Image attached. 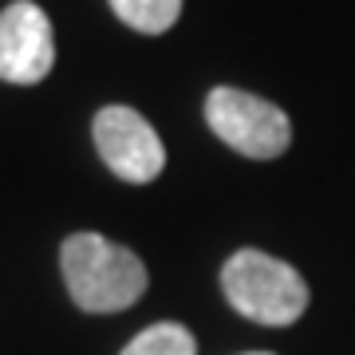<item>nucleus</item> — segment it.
<instances>
[{"instance_id": "2", "label": "nucleus", "mask_w": 355, "mask_h": 355, "mask_svg": "<svg viewBox=\"0 0 355 355\" xmlns=\"http://www.w3.org/2000/svg\"><path fill=\"white\" fill-rule=\"evenodd\" d=\"M221 292L241 316L265 328L296 324L308 308V284L292 265L261 249H241L221 268Z\"/></svg>"}, {"instance_id": "8", "label": "nucleus", "mask_w": 355, "mask_h": 355, "mask_svg": "<svg viewBox=\"0 0 355 355\" xmlns=\"http://www.w3.org/2000/svg\"><path fill=\"white\" fill-rule=\"evenodd\" d=\"M249 355H268V352H249Z\"/></svg>"}, {"instance_id": "6", "label": "nucleus", "mask_w": 355, "mask_h": 355, "mask_svg": "<svg viewBox=\"0 0 355 355\" xmlns=\"http://www.w3.org/2000/svg\"><path fill=\"white\" fill-rule=\"evenodd\" d=\"M114 16L123 20L135 32H146V36H162L170 32L182 12V0H111Z\"/></svg>"}, {"instance_id": "3", "label": "nucleus", "mask_w": 355, "mask_h": 355, "mask_svg": "<svg viewBox=\"0 0 355 355\" xmlns=\"http://www.w3.org/2000/svg\"><path fill=\"white\" fill-rule=\"evenodd\" d=\"M205 123L225 146H233L237 154H249V158H277L292 142L288 114L280 111L277 103L253 95V91H237V87L209 91Z\"/></svg>"}, {"instance_id": "1", "label": "nucleus", "mask_w": 355, "mask_h": 355, "mask_svg": "<svg viewBox=\"0 0 355 355\" xmlns=\"http://www.w3.org/2000/svg\"><path fill=\"white\" fill-rule=\"evenodd\" d=\"M60 268L76 308L95 316L123 312L146 292V265L139 253L99 233H71L60 249Z\"/></svg>"}, {"instance_id": "7", "label": "nucleus", "mask_w": 355, "mask_h": 355, "mask_svg": "<svg viewBox=\"0 0 355 355\" xmlns=\"http://www.w3.org/2000/svg\"><path fill=\"white\" fill-rule=\"evenodd\" d=\"M123 355H198V343H193L190 328L166 320V324H154V328L139 331L123 347Z\"/></svg>"}, {"instance_id": "4", "label": "nucleus", "mask_w": 355, "mask_h": 355, "mask_svg": "<svg viewBox=\"0 0 355 355\" xmlns=\"http://www.w3.org/2000/svg\"><path fill=\"white\" fill-rule=\"evenodd\" d=\"M95 146L114 178L123 182H154L166 166V146L158 130L130 107H103L95 114Z\"/></svg>"}, {"instance_id": "5", "label": "nucleus", "mask_w": 355, "mask_h": 355, "mask_svg": "<svg viewBox=\"0 0 355 355\" xmlns=\"http://www.w3.org/2000/svg\"><path fill=\"white\" fill-rule=\"evenodd\" d=\"M55 64V36L48 12L32 0H16L0 12V79L32 87Z\"/></svg>"}]
</instances>
